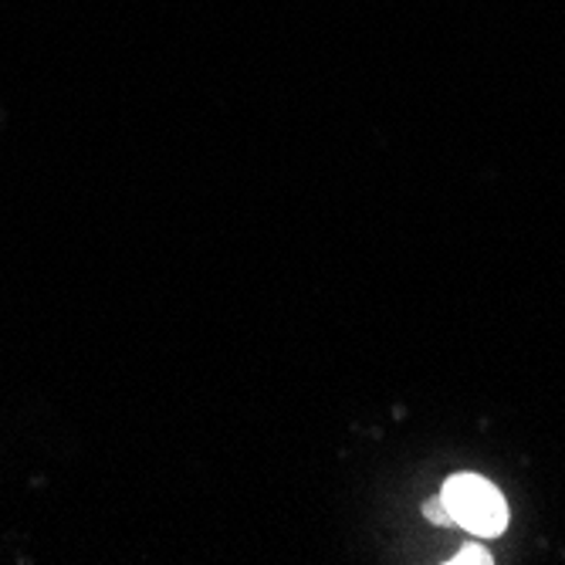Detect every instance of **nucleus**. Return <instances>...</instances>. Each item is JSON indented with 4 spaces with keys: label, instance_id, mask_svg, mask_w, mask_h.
<instances>
[{
    "label": "nucleus",
    "instance_id": "nucleus-3",
    "mask_svg": "<svg viewBox=\"0 0 565 565\" xmlns=\"http://www.w3.org/2000/svg\"><path fill=\"white\" fill-rule=\"evenodd\" d=\"M424 515H427L430 522H437V525H450V522H454V519H450V511H447V504H444V498H430L427 508H424Z\"/></svg>",
    "mask_w": 565,
    "mask_h": 565
},
{
    "label": "nucleus",
    "instance_id": "nucleus-2",
    "mask_svg": "<svg viewBox=\"0 0 565 565\" xmlns=\"http://www.w3.org/2000/svg\"><path fill=\"white\" fill-rule=\"evenodd\" d=\"M450 562L454 565H491V555L478 545H468V548H460Z\"/></svg>",
    "mask_w": 565,
    "mask_h": 565
},
{
    "label": "nucleus",
    "instance_id": "nucleus-1",
    "mask_svg": "<svg viewBox=\"0 0 565 565\" xmlns=\"http://www.w3.org/2000/svg\"><path fill=\"white\" fill-rule=\"evenodd\" d=\"M450 519L478 535H501L508 525V504L494 484L478 475H454L440 491Z\"/></svg>",
    "mask_w": 565,
    "mask_h": 565
}]
</instances>
